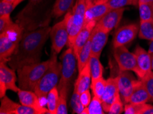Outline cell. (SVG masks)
I'll use <instances>...</instances> for the list:
<instances>
[{
    "mask_svg": "<svg viewBox=\"0 0 153 114\" xmlns=\"http://www.w3.org/2000/svg\"><path fill=\"white\" fill-rule=\"evenodd\" d=\"M117 76L118 78L120 96L124 103H128L136 79L133 74L128 71H120V70Z\"/></svg>",
    "mask_w": 153,
    "mask_h": 114,
    "instance_id": "cell-10",
    "label": "cell"
},
{
    "mask_svg": "<svg viewBox=\"0 0 153 114\" xmlns=\"http://www.w3.org/2000/svg\"><path fill=\"white\" fill-rule=\"evenodd\" d=\"M140 27L137 23L124 25L118 29L115 33L113 40V45L114 48L125 46L131 43L136 38L139 33Z\"/></svg>",
    "mask_w": 153,
    "mask_h": 114,
    "instance_id": "cell-9",
    "label": "cell"
},
{
    "mask_svg": "<svg viewBox=\"0 0 153 114\" xmlns=\"http://www.w3.org/2000/svg\"><path fill=\"white\" fill-rule=\"evenodd\" d=\"M0 81L4 83L7 89L11 91L18 92L20 90L19 87L16 85L17 76L15 70L7 66L5 62L0 63Z\"/></svg>",
    "mask_w": 153,
    "mask_h": 114,
    "instance_id": "cell-17",
    "label": "cell"
},
{
    "mask_svg": "<svg viewBox=\"0 0 153 114\" xmlns=\"http://www.w3.org/2000/svg\"><path fill=\"white\" fill-rule=\"evenodd\" d=\"M50 36L52 41V50L59 54L64 46L67 45L69 38L68 27L65 18L51 27Z\"/></svg>",
    "mask_w": 153,
    "mask_h": 114,
    "instance_id": "cell-8",
    "label": "cell"
},
{
    "mask_svg": "<svg viewBox=\"0 0 153 114\" xmlns=\"http://www.w3.org/2000/svg\"><path fill=\"white\" fill-rule=\"evenodd\" d=\"M70 104L74 113L81 114L83 109H85L84 106L82 105V104L80 101V94H78L77 92H73L72 96L71 98Z\"/></svg>",
    "mask_w": 153,
    "mask_h": 114,
    "instance_id": "cell-32",
    "label": "cell"
},
{
    "mask_svg": "<svg viewBox=\"0 0 153 114\" xmlns=\"http://www.w3.org/2000/svg\"><path fill=\"white\" fill-rule=\"evenodd\" d=\"M75 0H56L52 10V15L56 18H59L65 15L72 8Z\"/></svg>",
    "mask_w": 153,
    "mask_h": 114,
    "instance_id": "cell-22",
    "label": "cell"
},
{
    "mask_svg": "<svg viewBox=\"0 0 153 114\" xmlns=\"http://www.w3.org/2000/svg\"><path fill=\"white\" fill-rule=\"evenodd\" d=\"M124 11V8L111 10L100 20L98 21L96 25H98L101 29L110 32L119 24Z\"/></svg>",
    "mask_w": 153,
    "mask_h": 114,
    "instance_id": "cell-14",
    "label": "cell"
},
{
    "mask_svg": "<svg viewBox=\"0 0 153 114\" xmlns=\"http://www.w3.org/2000/svg\"><path fill=\"white\" fill-rule=\"evenodd\" d=\"M96 1V0H85L86 5H87V8L89 7L90 6H91L93 4L95 3V1Z\"/></svg>",
    "mask_w": 153,
    "mask_h": 114,
    "instance_id": "cell-42",
    "label": "cell"
},
{
    "mask_svg": "<svg viewBox=\"0 0 153 114\" xmlns=\"http://www.w3.org/2000/svg\"><path fill=\"white\" fill-rule=\"evenodd\" d=\"M108 4L111 10H113L127 6H139V0H108Z\"/></svg>",
    "mask_w": 153,
    "mask_h": 114,
    "instance_id": "cell-30",
    "label": "cell"
},
{
    "mask_svg": "<svg viewBox=\"0 0 153 114\" xmlns=\"http://www.w3.org/2000/svg\"><path fill=\"white\" fill-rule=\"evenodd\" d=\"M51 27L45 26L24 32L17 50L8 63L13 69L17 70L25 65L40 62L42 50L50 36Z\"/></svg>",
    "mask_w": 153,
    "mask_h": 114,
    "instance_id": "cell-1",
    "label": "cell"
},
{
    "mask_svg": "<svg viewBox=\"0 0 153 114\" xmlns=\"http://www.w3.org/2000/svg\"><path fill=\"white\" fill-rule=\"evenodd\" d=\"M140 114H153V106L151 104L144 103Z\"/></svg>",
    "mask_w": 153,
    "mask_h": 114,
    "instance_id": "cell-40",
    "label": "cell"
},
{
    "mask_svg": "<svg viewBox=\"0 0 153 114\" xmlns=\"http://www.w3.org/2000/svg\"><path fill=\"white\" fill-rule=\"evenodd\" d=\"M150 96V101L153 102V71H151L144 76L142 79Z\"/></svg>",
    "mask_w": 153,
    "mask_h": 114,
    "instance_id": "cell-34",
    "label": "cell"
},
{
    "mask_svg": "<svg viewBox=\"0 0 153 114\" xmlns=\"http://www.w3.org/2000/svg\"><path fill=\"white\" fill-rule=\"evenodd\" d=\"M55 54V52H52V57L46 61L25 65L22 68H19L17 74L20 89L34 92L37 83L52 65Z\"/></svg>",
    "mask_w": 153,
    "mask_h": 114,
    "instance_id": "cell-2",
    "label": "cell"
},
{
    "mask_svg": "<svg viewBox=\"0 0 153 114\" xmlns=\"http://www.w3.org/2000/svg\"><path fill=\"white\" fill-rule=\"evenodd\" d=\"M61 76L57 86L59 96L68 99L72 82L78 69L77 57L73 47H69L61 56Z\"/></svg>",
    "mask_w": 153,
    "mask_h": 114,
    "instance_id": "cell-3",
    "label": "cell"
},
{
    "mask_svg": "<svg viewBox=\"0 0 153 114\" xmlns=\"http://www.w3.org/2000/svg\"><path fill=\"white\" fill-rule=\"evenodd\" d=\"M96 23L95 22H89L87 23H85L84 26L80 29V31L78 32L76 38L74 41V44L73 45L74 51L77 57L78 53H79L81 49L85 45V44L87 43L89 40L91 33L94 30L95 26H96Z\"/></svg>",
    "mask_w": 153,
    "mask_h": 114,
    "instance_id": "cell-18",
    "label": "cell"
},
{
    "mask_svg": "<svg viewBox=\"0 0 153 114\" xmlns=\"http://www.w3.org/2000/svg\"><path fill=\"white\" fill-rule=\"evenodd\" d=\"M87 10L85 0H76V4L65 16L67 23L69 38L67 44L68 47H72L78 32L84 26L85 14Z\"/></svg>",
    "mask_w": 153,
    "mask_h": 114,
    "instance_id": "cell-4",
    "label": "cell"
},
{
    "mask_svg": "<svg viewBox=\"0 0 153 114\" xmlns=\"http://www.w3.org/2000/svg\"><path fill=\"white\" fill-rule=\"evenodd\" d=\"M91 55V36L85 45L81 49L79 53L77 55L78 71L80 72L84 68V67L89 63L90 57Z\"/></svg>",
    "mask_w": 153,
    "mask_h": 114,
    "instance_id": "cell-21",
    "label": "cell"
},
{
    "mask_svg": "<svg viewBox=\"0 0 153 114\" xmlns=\"http://www.w3.org/2000/svg\"><path fill=\"white\" fill-rule=\"evenodd\" d=\"M124 109L123 101L119 93L115 97L113 103L111 104L108 113L109 114H120L124 111Z\"/></svg>",
    "mask_w": 153,
    "mask_h": 114,
    "instance_id": "cell-33",
    "label": "cell"
},
{
    "mask_svg": "<svg viewBox=\"0 0 153 114\" xmlns=\"http://www.w3.org/2000/svg\"><path fill=\"white\" fill-rule=\"evenodd\" d=\"M148 51L150 53V54H152V53H153V40H152L151 43H150V44L149 49H148Z\"/></svg>",
    "mask_w": 153,
    "mask_h": 114,
    "instance_id": "cell-43",
    "label": "cell"
},
{
    "mask_svg": "<svg viewBox=\"0 0 153 114\" xmlns=\"http://www.w3.org/2000/svg\"><path fill=\"white\" fill-rule=\"evenodd\" d=\"M14 23H15L11 19L9 14L0 16V34L5 32L6 29L12 26Z\"/></svg>",
    "mask_w": 153,
    "mask_h": 114,
    "instance_id": "cell-36",
    "label": "cell"
},
{
    "mask_svg": "<svg viewBox=\"0 0 153 114\" xmlns=\"http://www.w3.org/2000/svg\"><path fill=\"white\" fill-rule=\"evenodd\" d=\"M24 34V29L17 23L0 34V60L7 62L17 50Z\"/></svg>",
    "mask_w": 153,
    "mask_h": 114,
    "instance_id": "cell-5",
    "label": "cell"
},
{
    "mask_svg": "<svg viewBox=\"0 0 153 114\" xmlns=\"http://www.w3.org/2000/svg\"><path fill=\"white\" fill-rule=\"evenodd\" d=\"M47 107L48 113L56 114L59 104V92L57 87L54 88L48 93L47 96Z\"/></svg>",
    "mask_w": 153,
    "mask_h": 114,
    "instance_id": "cell-24",
    "label": "cell"
},
{
    "mask_svg": "<svg viewBox=\"0 0 153 114\" xmlns=\"http://www.w3.org/2000/svg\"><path fill=\"white\" fill-rule=\"evenodd\" d=\"M143 104L126 103L124 109V113L125 114H140L141 109L143 108Z\"/></svg>",
    "mask_w": 153,
    "mask_h": 114,
    "instance_id": "cell-37",
    "label": "cell"
},
{
    "mask_svg": "<svg viewBox=\"0 0 153 114\" xmlns=\"http://www.w3.org/2000/svg\"><path fill=\"white\" fill-rule=\"evenodd\" d=\"M134 53L136 56L138 66V72L136 74L141 80L144 77L146 74L152 71L151 57L148 51L140 46H137Z\"/></svg>",
    "mask_w": 153,
    "mask_h": 114,
    "instance_id": "cell-15",
    "label": "cell"
},
{
    "mask_svg": "<svg viewBox=\"0 0 153 114\" xmlns=\"http://www.w3.org/2000/svg\"><path fill=\"white\" fill-rule=\"evenodd\" d=\"M56 55V53L52 65L39 81L34 89V92L39 99L47 98L48 93L59 85L61 76L62 64L57 61Z\"/></svg>",
    "mask_w": 153,
    "mask_h": 114,
    "instance_id": "cell-6",
    "label": "cell"
},
{
    "mask_svg": "<svg viewBox=\"0 0 153 114\" xmlns=\"http://www.w3.org/2000/svg\"><path fill=\"white\" fill-rule=\"evenodd\" d=\"M25 0H12L10 1H4L2 0L0 3V16L4 15H10L19 4Z\"/></svg>",
    "mask_w": 153,
    "mask_h": 114,
    "instance_id": "cell-29",
    "label": "cell"
},
{
    "mask_svg": "<svg viewBox=\"0 0 153 114\" xmlns=\"http://www.w3.org/2000/svg\"><path fill=\"white\" fill-rule=\"evenodd\" d=\"M140 21L153 20V2L139 4Z\"/></svg>",
    "mask_w": 153,
    "mask_h": 114,
    "instance_id": "cell-26",
    "label": "cell"
},
{
    "mask_svg": "<svg viewBox=\"0 0 153 114\" xmlns=\"http://www.w3.org/2000/svg\"><path fill=\"white\" fill-rule=\"evenodd\" d=\"M113 56L120 71H133L135 74L137 73L138 66L135 53L130 52L126 46L114 48Z\"/></svg>",
    "mask_w": 153,
    "mask_h": 114,
    "instance_id": "cell-7",
    "label": "cell"
},
{
    "mask_svg": "<svg viewBox=\"0 0 153 114\" xmlns=\"http://www.w3.org/2000/svg\"><path fill=\"white\" fill-rule=\"evenodd\" d=\"M19 102L24 105L32 107L41 111L43 114L48 113V109L41 105L40 99L34 92L20 89L17 92Z\"/></svg>",
    "mask_w": 153,
    "mask_h": 114,
    "instance_id": "cell-16",
    "label": "cell"
},
{
    "mask_svg": "<svg viewBox=\"0 0 153 114\" xmlns=\"http://www.w3.org/2000/svg\"><path fill=\"white\" fill-rule=\"evenodd\" d=\"M19 104L15 103L6 96L1 99L0 113L1 114H13L14 111Z\"/></svg>",
    "mask_w": 153,
    "mask_h": 114,
    "instance_id": "cell-27",
    "label": "cell"
},
{
    "mask_svg": "<svg viewBox=\"0 0 153 114\" xmlns=\"http://www.w3.org/2000/svg\"><path fill=\"white\" fill-rule=\"evenodd\" d=\"M43 1V0H28L27 6L25 7L24 10H29V9H31L34 8V7L37 6Z\"/></svg>",
    "mask_w": 153,
    "mask_h": 114,
    "instance_id": "cell-41",
    "label": "cell"
},
{
    "mask_svg": "<svg viewBox=\"0 0 153 114\" xmlns=\"http://www.w3.org/2000/svg\"><path fill=\"white\" fill-rule=\"evenodd\" d=\"M119 84H118V78L110 77L106 80V85L104 94L102 96L101 101L103 109L105 112L109 110L111 104L113 103L117 95L119 94Z\"/></svg>",
    "mask_w": 153,
    "mask_h": 114,
    "instance_id": "cell-12",
    "label": "cell"
},
{
    "mask_svg": "<svg viewBox=\"0 0 153 114\" xmlns=\"http://www.w3.org/2000/svg\"><path fill=\"white\" fill-rule=\"evenodd\" d=\"M106 85V80L104 79L103 76L98 79L94 81H91V88L92 89L93 94L95 96L102 99V96L104 94Z\"/></svg>",
    "mask_w": 153,
    "mask_h": 114,
    "instance_id": "cell-28",
    "label": "cell"
},
{
    "mask_svg": "<svg viewBox=\"0 0 153 114\" xmlns=\"http://www.w3.org/2000/svg\"><path fill=\"white\" fill-rule=\"evenodd\" d=\"M109 32L105 31L96 25L91 35V55L100 57L108 40Z\"/></svg>",
    "mask_w": 153,
    "mask_h": 114,
    "instance_id": "cell-13",
    "label": "cell"
},
{
    "mask_svg": "<svg viewBox=\"0 0 153 114\" xmlns=\"http://www.w3.org/2000/svg\"><path fill=\"white\" fill-rule=\"evenodd\" d=\"M80 99L84 107H87L91 101V95L89 90H86L80 94Z\"/></svg>",
    "mask_w": 153,
    "mask_h": 114,
    "instance_id": "cell-38",
    "label": "cell"
},
{
    "mask_svg": "<svg viewBox=\"0 0 153 114\" xmlns=\"http://www.w3.org/2000/svg\"><path fill=\"white\" fill-rule=\"evenodd\" d=\"M89 62L91 74V81H96L103 76V66L100 61V57L91 55Z\"/></svg>",
    "mask_w": 153,
    "mask_h": 114,
    "instance_id": "cell-23",
    "label": "cell"
},
{
    "mask_svg": "<svg viewBox=\"0 0 153 114\" xmlns=\"http://www.w3.org/2000/svg\"><path fill=\"white\" fill-rule=\"evenodd\" d=\"M91 85V74L90 71L89 62L86 65L82 71L79 72L78 77L74 83V92L80 94L81 93L89 90Z\"/></svg>",
    "mask_w": 153,
    "mask_h": 114,
    "instance_id": "cell-19",
    "label": "cell"
},
{
    "mask_svg": "<svg viewBox=\"0 0 153 114\" xmlns=\"http://www.w3.org/2000/svg\"><path fill=\"white\" fill-rule=\"evenodd\" d=\"M111 9L108 4V0H96L94 4L87 8L85 14V22L98 23Z\"/></svg>",
    "mask_w": 153,
    "mask_h": 114,
    "instance_id": "cell-11",
    "label": "cell"
},
{
    "mask_svg": "<svg viewBox=\"0 0 153 114\" xmlns=\"http://www.w3.org/2000/svg\"><path fill=\"white\" fill-rule=\"evenodd\" d=\"M138 34L141 39L153 40V20L140 21Z\"/></svg>",
    "mask_w": 153,
    "mask_h": 114,
    "instance_id": "cell-25",
    "label": "cell"
},
{
    "mask_svg": "<svg viewBox=\"0 0 153 114\" xmlns=\"http://www.w3.org/2000/svg\"><path fill=\"white\" fill-rule=\"evenodd\" d=\"M150 2H153V0H139V4L150 3Z\"/></svg>",
    "mask_w": 153,
    "mask_h": 114,
    "instance_id": "cell-44",
    "label": "cell"
},
{
    "mask_svg": "<svg viewBox=\"0 0 153 114\" xmlns=\"http://www.w3.org/2000/svg\"><path fill=\"white\" fill-rule=\"evenodd\" d=\"M89 114H104V111L100 99L94 96L92 101L88 106Z\"/></svg>",
    "mask_w": 153,
    "mask_h": 114,
    "instance_id": "cell-31",
    "label": "cell"
},
{
    "mask_svg": "<svg viewBox=\"0 0 153 114\" xmlns=\"http://www.w3.org/2000/svg\"><path fill=\"white\" fill-rule=\"evenodd\" d=\"M68 99L59 96V104L57 109L56 114H67L68 113Z\"/></svg>",
    "mask_w": 153,
    "mask_h": 114,
    "instance_id": "cell-39",
    "label": "cell"
},
{
    "mask_svg": "<svg viewBox=\"0 0 153 114\" xmlns=\"http://www.w3.org/2000/svg\"><path fill=\"white\" fill-rule=\"evenodd\" d=\"M150 101V96L142 81L139 79L135 81L133 92L130 97L128 103L143 104Z\"/></svg>",
    "mask_w": 153,
    "mask_h": 114,
    "instance_id": "cell-20",
    "label": "cell"
},
{
    "mask_svg": "<svg viewBox=\"0 0 153 114\" xmlns=\"http://www.w3.org/2000/svg\"><path fill=\"white\" fill-rule=\"evenodd\" d=\"M3 1H12V0H3Z\"/></svg>",
    "mask_w": 153,
    "mask_h": 114,
    "instance_id": "cell-46",
    "label": "cell"
},
{
    "mask_svg": "<svg viewBox=\"0 0 153 114\" xmlns=\"http://www.w3.org/2000/svg\"><path fill=\"white\" fill-rule=\"evenodd\" d=\"M13 114H43L41 111L32 107L19 104L14 111Z\"/></svg>",
    "mask_w": 153,
    "mask_h": 114,
    "instance_id": "cell-35",
    "label": "cell"
},
{
    "mask_svg": "<svg viewBox=\"0 0 153 114\" xmlns=\"http://www.w3.org/2000/svg\"><path fill=\"white\" fill-rule=\"evenodd\" d=\"M150 57H151V66H152V71H153V53L150 54Z\"/></svg>",
    "mask_w": 153,
    "mask_h": 114,
    "instance_id": "cell-45",
    "label": "cell"
}]
</instances>
